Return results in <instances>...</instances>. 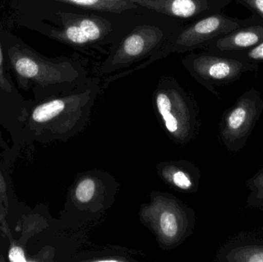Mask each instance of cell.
Returning a JSON list of instances; mask_svg holds the SVG:
<instances>
[{
	"instance_id": "1",
	"label": "cell",
	"mask_w": 263,
	"mask_h": 262,
	"mask_svg": "<svg viewBox=\"0 0 263 262\" xmlns=\"http://www.w3.org/2000/svg\"><path fill=\"white\" fill-rule=\"evenodd\" d=\"M92 93H81L49 100L35 108L31 115L34 127L52 133L70 135L82 130L88 121Z\"/></svg>"
},
{
	"instance_id": "2",
	"label": "cell",
	"mask_w": 263,
	"mask_h": 262,
	"mask_svg": "<svg viewBox=\"0 0 263 262\" xmlns=\"http://www.w3.org/2000/svg\"><path fill=\"white\" fill-rule=\"evenodd\" d=\"M178 201L157 195L142 212V219L149 223L159 241L167 246L180 243L194 226V212Z\"/></svg>"
},
{
	"instance_id": "3",
	"label": "cell",
	"mask_w": 263,
	"mask_h": 262,
	"mask_svg": "<svg viewBox=\"0 0 263 262\" xmlns=\"http://www.w3.org/2000/svg\"><path fill=\"white\" fill-rule=\"evenodd\" d=\"M262 112L263 98L255 88L246 91L225 111L219 124V135L227 150L238 152L247 145Z\"/></svg>"
},
{
	"instance_id": "4",
	"label": "cell",
	"mask_w": 263,
	"mask_h": 262,
	"mask_svg": "<svg viewBox=\"0 0 263 262\" xmlns=\"http://www.w3.org/2000/svg\"><path fill=\"white\" fill-rule=\"evenodd\" d=\"M115 183L111 175L97 171L79 178L71 193V201L80 213V221L95 218L109 208L115 196Z\"/></svg>"
},
{
	"instance_id": "5",
	"label": "cell",
	"mask_w": 263,
	"mask_h": 262,
	"mask_svg": "<svg viewBox=\"0 0 263 262\" xmlns=\"http://www.w3.org/2000/svg\"><path fill=\"white\" fill-rule=\"evenodd\" d=\"M158 115L167 133L179 143L190 141L197 127V115L193 105L173 89H162L155 96Z\"/></svg>"
},
{
	"instance_id": "6",
	"label": "cell",
	"mask_w": 263,
	"mask_h": 262,
	"mask_svg": "<svg viewBox=\"0 0 263 262\" xmlns=\"http://www.w3.org/2000/svg\"><path fill=\"white\" fill-rule=\"evenodd\" d=\"M8 54L14 70L20 78L43 86L69 82L77 75L69 63L47 61L18 46L11 48Z\"/></svg>"
},
{
	"instance_id": "7",
	"label": "cell",
	"mask_w": 263,
	"mask_h": 262,
	"mask_svg": "<svg viewBox=\"0 0 263 262\" xmlns=\"http://www.w3.org/2000/svg\"><path fill=\"white\" fill-rule=\"evenodd\" d=\"M191 66L194 73L213 91V86L231 84L244 74L259 69V64L214 53L196 55Z\"/></svg>"
},
{
	"instance_id": "8",
	"label": "cell",
	"mask_w": 263,
	"mask_h": 262,
	"mask_svg": "<svg viewBox=\"0 0 263 262\" xmlns=\"http://www.w3.org/2000/svg\"><path fill=\"white\" fill-rule=\"evenodd\" d=\"M263 23L253 13L247 18H232L221 12H216L196 22L183 31L176 39V45L185 48L197 47L208 44L215 38L227 35L236 29L250 25Z\"/></svg>"
},
{
	"instance_id": "9",
	"label": "cell",
	"mask_w": 263,
	"mask_h": 262,
	"mask_svg": "<svg viewBox=\"0 0 263 262\" xmlns=\"http://www.w3.org/2000/svg\"><path fill=\"white\" fill-rule=\"evenodd\" d=\"M162 38V32L155 26L137 27L128 35L114 55V66L133 63L146 55Z\"/></svg>"
},
{
	"instance_id": "10",
	"label": "cell",
	"mask_w": 263,
	"mask_h": 262,
	"mask_svg": "<svg viewBox=\"0 0 263 262\" xmlns=\"http://www.w3.org/2000/svg\"><path fill=\"white\" fill-rule=\"evenodd\" d=\"M263 42V23L236 29L208 43L209 50L218 55H234Z\"/></svg>"
},
{
	"instance_id": "11",
	"label": "cell",
	"mask_w": 263,
	"mask_h": 262,
	"mask_svg": "<svg viewBox=\"0 0 263 262\" xmlns=\"http://www.w3.org/2000/svg\"><path fill=\"white\" fill-rule=\"evenodd\" d=\"M97 16H80L71 20L64 29L54 32L52 36L72 45H84L97 41L107 32L109 24Z\"/></svg>"
},
{
	"instance_id": "12",
	"label": "cell",
	"mask_w": 263,
	"mask_h": 262,
	"mask_svg": "<svg viewBox=\"0 0 263 262\" xmlns=\"http://www.w3.org/2000/svg\"><path fill=\"white\" fill-rule=\"evenodd\" d=\"M220 262H263V239L239 235L220 248L217 255Z\"/></svg>"
},
{
	"instance_id": "13",
	"label": "cell",
	"mask_w": 263,
	"mask_h": 262,
	"mask_svg": "<svg viewBox=\"0 0 263 262\" xmlns=\"http://www.w3.org/2000/svg\"><path fill=\"white\" fill-rule=\"evenodd\" d=\"M139 6L160 13L180 18H190L211 9L210 0H141Z\"/></svg>"
},
{
	"instance_id": "14",
	"label": "cell",
	"mask_w": 263,
	"mask_h": 262,
	"mask_svg": "<svg viewBox=\"0 0 263 262\" xmlns=\"http://www.w3.org/2000/svg\"><path fill=\"white\" fill-rule=\"evenodd\" d=\"M159 174L165 182L179 190L193 193L199 187L200 172L192 163L179 162L163 164L159 169Z\"/></svg>"
},
{
	"instance_id": "15",
	"label": "cell",
	"mask_w": 263,
	"mask_h": 262,
	"mask_svg": "<svg viewBox=\"0 0 263 262\" xmlns=\"http://www.w3.org/2000/svg\"><path fill=\"white\" fill-rule=\"evenodd\" d=\"M86 9L120 14L128 9H136V3L129 0H58Z\"/></svg>"
},
{
	"instance_id": "16",
	"label": "cell",
	"mask_w": 263,
	"mask_h": 262,
	"mask_svg": "<svg viewBox=\"0 0 263 262\" xmlns=\"http://www.w3.org/2000/svg\"><path fill=\"white\" fill-rule=\"evenodd\" d=\"M246 186L250 191V194L247 198V206L253 209H262L263 207V168L247 180Z\"/></svg>"
},
{
	"instance_id": "17",
	"label": "cell",
	"mask_w": 263,
	"mask_h": 262,
	"mask_svg": "<svg viewBox=\"0 0 263 262\" xmlns=\"http://www.w3.org/2000/svg\"><path fill=\"white\" fill-rule=\"evenodd\" d=\"M230 57L239 58L242 61L254 64H259L263 62V42L242 52H238Z\"/></svg>"
},
{
	"instance_id": "18",
	"label": "cell",
	"mask_w": 263,
	"mask_h": 262,
	"mask_svg": "<svg viewBox=\"0 0 263 262\" xmlns=\"http://www.w3.org/2000/svg\"><path fill=\"white\" fill-rule=\"evenodd\" d=\"M8 258L9 261L12 262L32 261L30 259H28L24 249L18 245L15 244L12 240H11L10 249H9Z\"/></svg>"
},
{
	"instance_id": "19",
	"label": "cell",
	"mask_w": 263,
	"mask_h": 262,
	"mask_svg": "<svg viewBox=\"0 0 263 262\" xmlns=\"http://www.w3.org/2000/svg\"><path fill=\"white\" fill-rule=\"evenodd\" d=\"M242 5L263 20V0H234Z\"/></svg>"
},
{
	"instance_id": "20",
	"label": "cell",
	"mask_w": 263,
	"mask_h": 262,
	"mask_svg": "<svg viewBox=\"0 0 263 262\" xmlns=\"http://www.w3.org/2000/svg\"><path fill=\"white\" fill-rule=\"evenodd\" d=\"M0 87L9 92L12 91L10 84L5 77L4 71H3V52H2L1 44H0Z\"/></svg>"
},
{
	"instance_id": "21",
	"label": "cell",
	"mask_w": 263,
	"mask_h": 262,
	"mask_svg": "<svg viewBox=\"0 0 263 262\" xmlns=\"http://www.w3.org/2000/svg\"><path fill=\"white\" fill-rule=\"evenodd\" d=\"M1 196L4 197V198H6V196L3 195V194L0 192V223L1 221L4 219L5 215H6V207L3 206V203H2L1 201Z\"/></svg>"
},
{
	"instance_id": "22",
	"label": "cell",
	"mask_w": 263,
	"mask_h": 262,
	"mask_svg": "<svg viewBox=\"0 0 263 262\" xmlns=\"http://www.w3.org/2000/svg\"><path fill=\"white\" fill-rule=\"evenodd\" d=\"M0 192L3 194L4 196L6 197V185L5 183L4 178L0 172Z\"/></svg>"
},
{
	"instance_id": "23",
	"label": "cell",
	"mask_w": 263,
	"mask_h": 262,
	"mask_svg": "<svg viewBox=\"0 0 263 262\" xmlns=\"http://www.w3.org/2000/svg\"><path fill=\"white\" fill-rule=\"evenodd\" d=\"M129 1L133 2L134 3H138L139 2H140L141 0H129Z\"/></svg>"
},
{
	"instance_id": "24",
	"label": "cell",
	"mask_w": 263,
	"mask_h": 262,
	"mask_svg": "<svg viewBox=\"0 0 263 262\" xmlns=\"http://www.w3.org/2000/svg\"><path fill=\"white\" fill-rule=\"evenodd\" d=\"M260 210L263 211V207L262 208V209H260Z\"/></svg>"
},
{
	"instance_id": "25",
	"label": "cell",
	"mask_w": 263,
	"mask_h": 262,
	"mask_svg": "<svg viewBox=\"0 0 263 262\" xmlns=\"http://www.w3.org/2000/svg\"><path fill=\"white\" fill-rule=\"evenodd\" d=\"M0 261H3V259H2V260H1V259H0Z\"/></svg>"
},
{
	"instance_id": "26",
	"label": "cell",
	"mask_w": 263,
	"mask_h": 262,
	"mask_svg": "<svg viewBox=\"0 0 263 262\" xmlns=\"http://www.w3.org/2000/svg\"><path fill=\"white\" fill-rule=\"evenodd\" d=\"M232 1H233V0H232Z\"/></svg>"
}]
</instances>
